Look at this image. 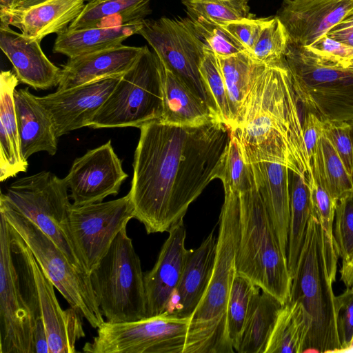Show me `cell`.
Returning <instances> with one entry per match:
<instances>
[{"label":"cell","mask_w":353,"mask_h":353,"mask_svg":"<svg viewBox=\"0 0 353 353\" xmlns=\"http://www.w3.org/2000/svg\"><path fill=\"white\" fill-rule=\"evenodd\" d=\"M130 195L134 219L147 234L183 219L190 205L219 179L231 128L218 118L198 125L155 120L140 128Z\"/></svg>","instance_id":"cell-1"},{"label":"cell","mask_w":353,"mask_h":353,"mask_svg":"<svg viewBox=\"0 0 353 353\" xmlns=\"http://www.w3.org/2000/svg\"><path fill=\"white\" fill-rule=\"evenodd\" d=\"M300 103L285 59L261 64L231 135L246 163L284 165L309 185L313 173L303 140Z\"/></svg>","instance_id":"cell-2"},{"label":"cell","mask_w":353,"mask_h":353,"mask_svg":"<svg viewBox=\"0 0 353 353\" xmlns=\"http://www.w3.org/2000/svg\"><path fill=\"white\" fill-rule=\"evenodd\" d=\"M339 257L334 238L312 212L289 300L300 303L305 311L308 332L303 352H339L341 348L340 303L333 290Z\"/></svg>","instance_id":"cell-3"},{"label":"cell","mask_w":353,"mask_h":353,"mask_svg":"<svg viewBox=\"0 0 353 353\" xmlns=\"http://www.w3.org/2000/svg\"><path fill=\"white\" fill-rule=\"evenodd\" d=\"M216 253L207 290L190 319L183 353H234L227 323L240 234L239 192L224 191Z\"/></svg>","instance_id":"cell-4"},{"label":"cell","mask_w":353,"mask_h":353,"mask_svg":"<svg viewBox=\"0 0 353 353\" xmlns=\"http://www.w3.org/2000/svg\"><path fill=\"white\" fill-rule=\"evenodd\" d=\"M240 234L236 273L283 305L290 300L292 278L256 181L239 193Z\"/></svg>","instance_id":"cell-5"},{"label":"cell","mask_w":353,"mask_h":353,"mask_svg":"<svg viewBox=\"0 0 353 353\" xmlns=\"http://www.w3.org/2000/svg\"><path fill=\"white\" fill-rule=\"evenodd\" d=\"M285 59L299 102L307 111L322 120L353 124V64L334 62L307 46L289 43Z\"/></svg>","instance_id":"cell-6"},{"label":"cell","mask_w":353,"mask_h":353,"mask_svg":"<svg viewBox=\"0 0 353 353\" xmlns=\"http://www.w3.org/2000/svg\"><path fill=\"white\" fill-rule=\"evenodd\" d=\"M94 295L109 323L146 318L144 274L132 239L123 228L90 272Z\"/></svg>","instance_id":"cell-7"},{"label":"cell","mask_w":353,"mask_h":353,"mask_svg":"<svg viewBox=\"0 0 353 353\" xmlns=\"http://www.w3.org/2000/svg\"><path fill=\"white\" fill-rule=\"evenodd\" d=\"M10 232L12 254L32 325L43 319L50 353L76 352V342L85 336L82 316L71 307H61L54 285L21 237L12 228Z\"/></svg>","instance_id":"cell-8"},{"label":"cell","mask_w":353,"mask_h":353,"mask_svg":"<svg viewBox=\"0 0 353 353\" xmlns=\"http://www.w3.org/2000/svg\"><path fill=\"white\" fill-rule=\"evenodd\" d=\"M0 214L21 237L54 287L93 328L104 322L90 274L77 268L39 227L0 196Z\"/></svg>","instance_id":"cell-9"},{"label":"cell","mask_w":353,"mask_h":353,"mask_svg":"<svg viewBox=\"0 0 353 353\" xmlns=\"http://www.w3.org/2000/svg\"><path fill=\"white\" fill-rule=\"evenodd\" d=\"M68 190L64 178L41 171L14 181L2 194L13 208L48 236L77 268L88 272L70 236L68 219L72 204Z\"/></svg>","instance_id":"cell-10"},{"label":"cell","mask_w":353,"mask_h":353,"mask_svg":"<svg viewBox=\"0 0 353 353\" xmlns=\"http://www.w3.org/2000/svg\"><path fill=\"white\" fill-rule=\"evenodd\" d=\"M163 97L159 59L146 46L123 74L89 123L92 128L136 127L161 118Z\"/></svg>","instance_id":"cell-11"},{"label":"cell","mask_w":353,"mask_h":353,"mask_svg":"<svg viewBox=\"0 0 353 353\" xmlns=\"http://www.w3.org/2000/svg\"><path fill=\"white\" fill-rule=\"evenodd\" d=\"M137 34L146 40L158 58L217 116L200 72L205 46L192 21L188 17L144 19Z\"/></svg>","instance_id":"cell-12"},{"label":"cell","mask_w":353,"mask_h":353,"mask_svg":"<svg viewBox=\"0 0 353 353\" xmlns=\"http://www.w3.org/2000/svg\"><path fill=\"white\" fill-rule=\"evenodd\" d=\"M190 319L168 312L130 322L105 321L86 353H183Z\"/></svg>","instance_id":"cell-13"},{"label":"cell","mask_w":353,"mask_h":353,"mask_svg":"<svg viewBox=\"0 0 353 353\" xmlns=\"http://www.w3.org/2000/svg\"><path fill=\"white\" fill-rule=\"evenodd\" d=\"M133 218L134 208L129 193L105 202L72 204L68 219L70 236L89 274L107 253L117 234Z\"/></svg>","instance_id":"cell-14"},{"label":"cell","mask_w":353,"mask_h":353,"mask_svg":"<svg viewBox=\"0 0 353 353\" xmlns=\"http://www.w3.org/2000/svg\"><path fill=\"white\" fill-rule=\"evenodd\" d=\"M0 353H34L32 321L12 254L10 225L1 214Z\"/></svg>","instance_id":"cell-15"},{"label":"cell","mask_w":353,"mask_h":353,"mask_svg":"<svg viewBox=\"0 0 353 353\" xmlns=\"http://www.w3.org/2000/svg\"><path fill=\"white\" fill-rule=\"evenodd\" d=\"M128 177L109 140L77 158L64 179L72 204L83 205L117 195Z\"/></svg>","instance_id":"cell-16"},{"label":"cell","mask_w":353,"mask_h":353,"mask_svg":"<svg viewBox=\"0 0 353 353\" xmlns=\"http://www.w3.org/2000/svg\"><path fill=\"white\" fill-rule=\"evenodd\" d=\"M122 75L101 79L37 97L53 121L57 137L88 126Z\"/></svg>","instance_id":"cell-17"},{"label":"cell","mask_w":353,"mask_h":353,"mask_svg":"<svg viewBox=\"0 0 353 353\" xmlns=\"http://www.w3.org/2000/svg\"><path fill=\"white\" fill-rule=\"evenodd\" d=\"M168 232L169 236L153 268L144 274L146 317L169 312L190 252L185 246L186 231L183 219Z\"/></svg>","instance_id":"cell-18"},{"label":"cell","mask_w":353,"mask_h":353,"mask_svg":"<svg viewBox=\"0 0 353 353\" xmlns=\"http://www.w3.org/2000/svg\"><path fill=\"white\" fill-rule=\"evenodd\" d=\"M353 10V0H283L276 17L289 43L310 46Z\"/></svg>","instance_id":"cell-19"},{"label":"cell","mask_w":353,"mask_h":353,"mask_svg":"<svg viewBox=\"0 0 353 353\" xmlns=\"http://www.w3.org/2000/svg\"><path fill=\"white\" fill-rule=\"evenodd\" d=\"M40 43L0 22V48L12 64L19 82L36 90H47L58 85L61 69L48 59Z\"/></svg>","instance_id":"cell-20"},{"label":"cell","mask_w":353,"mask_h":353,"mask_svg":"<svg viewBox=\"0 0 353 353\" xmlns=\"http://www.w3.org/2000/svg\"><path fill=\"white\" fill-rule=\"evenodd\" d=\"M146 46L121 44L69 58L62 65L57 90L69 89L101 79L123 75L134 65Z\"/></svg>","instance_id":"cell-21"},{"label":"cell","mask_w":353,"mask_h":353,"mask_svg":"<svg viewBox=\"0 0 353 353\" xmlns=\"http://www.w3.org/2000/svg\"><path fill=\"white\" fill-rule=\"evenodd\" d=\"M214 229L194 250H190L182 276L168 313L190 319L205 294L215 263L217 238Z\"/></svg>","instance_id":"cell-22"},{"label":"cell","mask_w":353,"mask_h":353,"mask_svg":"<svg viewBox=\"0 0 353 353\" xmlns=\"http://www.w3.org/2000/svg\"><path fill=\"white\" fill-rule=\"evenodd\" d=\"M251 166L279 245L287 256L290 220V170L284 165L271 162L251 163Z\"/></svg>","instance_id":"cell-23"},{"label":"cell","mask_w":353,"mask_h":353,"mask_svg":"<svg viewBox=\"0 0 353 353\" xmlns=\"http://www.w3.org/2000/svg\"><path fill=\"white\" fill-rule=\"evenodd\" d=\"M14 101L22 157L39 152L54 155L57 139L53 121L46 108L28 88L15 90Z\"/></svg>","instance_id":"cell-24"},{"label":"cell","mask_w":353,"mask_h":353,"mask_svg":"<svg viewBox=\"0 0 353 353\" xmlns=\"http://www.w3.org/2000/svg\"><path fill=\"white\" fill-rule=\"evenodd\" d=\"M19 81L10 71H1L0 76V181L26 172L28 166L20 146L14 108V92Z\"/></svg>","instance_id":"cell-25"},{"label":"cell","mask_w":353,"mask_h":353,"mask_svg":"<svg viewBox=\"0 0 353 353\" xmlns=\"http://www.w3.org/2000/svg\"><path fill=\"white\" fill-rule=\"evenodd\" d=\"M159 62L163 97L161 121L174 125H198L218 118L180 77L159 59Z\"/></svg>","instance_id":"cell-26"},{"label":"cell","mask_w":353,"mask_h":353,"mask_svg":"<svg viewBox=\"0 0 353 353\" xmlns=\"http://www.w3.org/2000/svg\"><path fill=\"white\" fill-rule=\"evenodd\" d=\"M86 0H50L14 17L10 26L30 39L41 40L65 30L81 14Z\"/></svg>","instance_id":"cell-27"},{"label":"cell","mask_w":353,"mask_h":353,"mask_svg":"<svg viewBox=\"0 0 353 353\" xmlns=\"http://www.w3.org/2000/svg\"><path fill=\"white\" fill-rule=\"evenodd\" d=\"M141 21L79 30H69L67 28L57 34L52 51L73 58L112 48L121 45L128 37L137 34Z\"/></svg>","instance_id":"cell-28"},{"label":"cell","mask_w":353,"mask_h":353,"mask_svg":"<svg viewBox=\"0 0 353 353\" xmlns=\"http://www.w3.org/2000/svg\"><path fill=\"white\" fill-rule=\"evenodd\" d=\"M283 305L275 296L262 291L254 296L243 330L239 353H265Z\"/></svg>","instance_id":"cell-29"},{"label":"cell","mask_w":353,"mask_h":353,"mask_svg":"<svg viewBox=\"0 0 353 353\" xmlns=\"http://www.w3.org/2000/svg\"><path fill=\"white\" fill-rule=\"evenodd\" d=\"M150 1L96 0L88 2L68 28L79 30L103 27L105 21L114 17L119 26L140 21L151 12Z\"/></svg>","instance_id":"cell-30"},{"label":"cell","mask_w":353,"mask_h":353,"mask_svg":"<svg viewBox=\"0 0 353 353\" xmlns=\"http://www.w3.org/2000/svg\"><path fill=\"white\" fill-rule=\"evenodd\" d=\"M307 332L302 305L289 301L278 314L265 353H303Z\"/></svg>","instance_id":"cell-31"},{"label":"cell","mask_w":353,"mask_h":353,"mask_svg":"<svg viewBox=\"0 0 353 353\" xmlns=\"http://www.w3.org/2000/svg\"><path fill=\"white\" fill-rule=\"evenodd\" d=\"M290 220L288 233L287 260L292 278L304 242L306 229L312 209L306 181L291 171Z\"/></svg>","instance_id":"cell-32"},{"label":"cell","mask_w":353,"mask_h":353,"mask_svg":"<svg viewBox=\"0 0 353 353\" xmlns=\"http://www.w3.org/2000/svg\"><path fill=\"white\" fill-rule=\"evenodd\" d=\"M217 57L230 99L233 127L248 96L255 72L261 63L255 61L247 52Z\"/></svg>","instance_id":"cell-33"},{"label":"cell","mask_w":353,"mask_h":353,"mask_svg":"<svg viewBox=\"0 0 353 353\" xmlns=\"http://www.w3.org/2000/svg\"><path fill=\"white\" fill-rule=\"evenodd\" d=\"M312 167L321 176L333 199L337 202L353 193V178L327 138L323 134L312 159Z\"/></svg>","instance_id":"cell-34"},{"label":"cell","mask_w":353,"mask_h":353,"mask_svg":"<svg viewBox=\"0 0 353 353\" xmlns=\"http://www.w3.org/2000/svg\"><path fill=\"white\" fill-rule=\"evenodd\" d=\"M261 289L247 278L236 273L231 287L227 323L229 336L234 351L237 352L246 319L253 299Z\"/></svg>","instance_id":"cell-35"},{"label":"cell","mask_w":353,"mask_h":353,"mask_svg":"<svg viewBox=\"0 0 353 353\" xmlns=\"http://www.w3.org/2000/svg\"><path fill=\"white\" fill-rule=\"evenodd\" d=\"M203 81L211 97L218 118L230 128L234 124L229 97L217 56L205 47L200 65Z\"/></svg>","instance_id":"cell-36"},{"label":"cell","mask_w":353,"mask_h":353,"mask_svg":"<svg viewBox=\"0 0 353 353\" xmlns=\"http://www.w3.org/2000/svg\"><path fill=\"white\" fill-rule=\"evenodd\" d=\"M250 0H182L189 18L202 17L218 24L252 15Z\"/></svg>","instance_id":"cell-37"},{"label":"cell","mask_w":353,"mask_h":353,"mask_svg":"<svg viewBox=\"0 0 353 353\" xmlns=\"http://www.w3.org/2000/svg\"><path fill=\"white\" fill-rule=\"evenodd\" d=\"M287 32L277 17H269L250 54L258 63L270 65L285 58L288 47Z\"/></svg>","instance_id":"cell-38"},{"label":"cell","mask_w":353,"mask_h":353,"mask_svg":"<svg viewBox=\"0 0 353 353\" xmlns=\"http://www.w3.org/2000/svg\"><path fill=\"white\" fill-rule=\"evenodd\" d=\"M219 179L223 183L224 191L234 192L248 190L255 182L251 164L245 162L239 145L232 135Z\"/></svg>","instance_id":"cell-39"},{"label":"cell","mask_w":353,"mask_h":353,"mask_svg":"<svg viewBox=\"0 0 353 353\" xmlns=\"http://www.w3.org/2000/svg\"><path fill=\"white\" fill-rule=\"evenodd\" d=\"M190 19L205 47L217 57H226L246 52L221 25L202 17Z\"/></svg>","instance_id":"cell-40"},{"label":"cell","mask_w":353,"mask_h":353,"mask_svg":"<svg viewBox=\"0 0 353 353\" xmlns=\"http://www.w3.org/2000/svg\"><path fill=\"white\" fill-rule=\"evenodd\" d=\"M333 237L342 265L353 254V193L336 203L333 223Z\"/></svg>","instance_id":"cell-41"},{"label":"cell","mask_w":353,"mask_h":353,"mask_svg":"<svg viewBox=\"0 0 353 353\" xmlns=\"http://www.w3.org/2000/svg\"><path fill=\"white\" fill-rule=\"evenodd\" d=\"M312 173L308 185L312 213L328 235L333 237V223L337 202L330 194L318 172L313 168Z\"/></svg>","instance_id":"cell-42"},{"label":"cell","mask_w":353,"mask_h":353,"mask_svg":"<svg viewBox=\"0 0 353 353\" xmlns=\"http://www.w3.org/2000/svg\"><path fill=\"white\" fill-rule=\"evenodd\" d=\"M323 132L353 178V125L348 122L323 119Z\"/></svg>","instance_id":"cell-43"},{"label":"cell","mask_w":353,"mask_h":353,"mask_svg":"<svg viewBox=\"0 0 353 353\" xmlns=\"http://www.w3.org/2000/svg\"><path fill=\"white\" fill-rule=\"evenodd\" d=\"M269 17L256 18L254 14L221 25L250 54Z\"/></svg>","instance_id":"cell-44"},{"label":"cell","mask_w":353,"mask_h":353,"mask_svg":"<svg viewBox=\"0 0 353 353\" xmlns=\"http://www.w3.org/2000/svg\"><path fill=\"white\" fill-rule=\"evenodd\" d=\"M307 47L319 56L332 61L343 65L353 64V47L331 39L327 34Z\"/></svg>","instance_id":"cell-45"},{"label":"cell","mask_w":353,"mask_h":353,"mask_svg":"<svg viewBox=\"0 0 353 353\" xmlns=\"http://www.w3.org/2000/svg\"><path fill=\"white\" fill-rule=\"evenodd\" d=\"M340 310L338 315V332L341 345L339 352H343L350 345L353 336V285L337 296Z\"/></svg>","instance_id":"cell-46"},{"label":"cell","mask_w":353,"mask_h":353,"mask_svg":"<svg viewBox=\"0 0 353 353\" xmlns=\"http://www.w3.org/2000/svg\"><path fill=\"white\" fill-rule=\"evenodd\" d=\"M303 136L310 159L316 152L317 143L323 134V121L315 114L307 111L302 121Z\"/></svg>","instance_id":"cell-47"},{"label":"cell","mask_w":353,"mask_h":353,"mask_svg":"<svg viewBox=\"0 0 353 353\" xmlns=\"http://www.w3.org/2000/svg\"><path fill=\"white\" fill-rule=\"evenodd\" d=\"M327 36L353 47V10L334 26Z\"/></svg>","instance_id":"cell-48"},{"label":"cell","mask_w":353,"mask_h":353,"mask_svg":"<svg viewBox=\"0 0 353 353\" xmlns=\"http://www.w3.org/2000/svg\"><path fill=\"white\" fill-rule=\"evenodd\" d=\"M32 339L34 353H50L47 333L42 319L33 323Z\"/></svg>","instance_id":"cell-49"},{"label":"cell","mask_w":353,"mask_h":353,"mask_svg":"<svg viewBox=\"0 0 353 353\" xmlns=\"http://www.w3.org/2000/svg\"><path fill=\"white\" fill-rule=\"evenodd\" d=\"M48 1L50 0H16L13 10L12 12L10 25L12 19L14 17L36 6L43 3Z\"/></svg>","instance_id":"cell-50"},{"label":"cell","mask_w":353,"mask_h":353,"mask_svg":"<svg viewBox=\"0 0 353 353\" xmlns=\"http://www.w3.org/2000/svg\"><path fill=\"white\" fill-rule=\"evenodd\" d=\"M339 272L341 281H343L346 288L351 287L353 285V254L349 261L341 265Z\"/></svg>","instance_id":"cell-51"},{"label":"cell","mask_w":353,"mask_h":353,"mask_svg":"<svg viewBox=\"0 0 353 353\" xmlns=\"http://www.w3.org/2000/svg\"><path fill=\"white\" fill-rule=\"evenodd\" d=\"M15 2L16 0H0V22L10 25L11 14Z\"/></svg>","instance_id":"cell-52"},{"label":"cell","mask_w":353,"mask_h":353,"mask_svg":"<svg viewBox=\"0 0 353 353\" xmlns=\"http://www.w3.org/2000/svg\"><path fill=\"white\" fill-rule=\"evenodd\" d=\"M343 352H353V336L349 346Z\"/></svg>","instance_id":"cell-53"},{"label":"cell","mask_w":353,"mask_h":353,"mask_svg":"<svg viewBox=\"0 0 353 353\" xmlns=\"http://www.w3.org/2000/svg\"><path fill=\"white\" fill-rule=\"evenodd\" d=\"M88 2H91V1H96V0H86Z\"/></svg>","instance_id":"cell-54"},{"label":"cell","mask_w":353,"mask_h":353,"mask_svg":"<svg viewBox=\"0 0 353 353\" xmlns=\"http://www.w3.org/2000/svg\"><path fill=\"white\" fill-rule=\"evenodd\" d=\"M352 125H353V124H352Z\"/></svg>","instance_id":"cell-55"}]
</instances>
